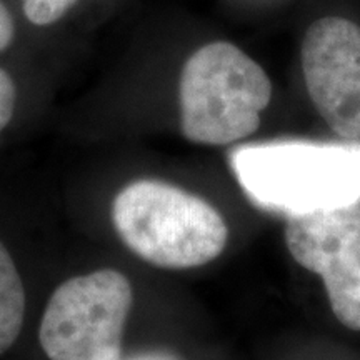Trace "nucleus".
<instances>
[{
    "label": "nucleus",
    "instance_id": "obj_1",
    "mask_svg": "<svg viewBox=\"0 0 360 360\" xmlns=\"http://www.w3.org/2000/svg\"><path fill=\"white\" fill-rule=\"evenodd\" d=\"M232 169L257 204L289 215L360 200V146L278 142L237 148Z\"/></svg>",
    "mask_w": 360,
    "mask_h": 360
},
{
    "label": "nucleus",
    "instance_id": "obj_2",
    "mask_svg": "<svg viewBox=\"0 0 360 360\" xmlns=\"http://www.w3.org/2000/svg\"><path fill=\"white\" fill-rule=\"evenodd\" d=\"M272 97L267 72L225 40L197 49L179 82L180 129L202 146H227L259 129Z\"/></svg>",
    "mask_w": 360,
    "mask_h": 360
},
{
    "label": "nucleus",
    "instance_id": "obj_3",
    "mask_svg": "<svg viewBox=\"0 0 360 360\" xmlns=\"http://www.w3.org/2000/svg\"><path fill=\"white\" fill-rule=\"evenodd\" d=\"M112 219L134 254L164 269L210 262L229 237L227 224L209 202L159 180H137L122 188Z\"/></svg>",
    "mask_w": 360,
    "mask_h": 360
},
{
    "label": "nucleus",
    "instance_id": "obj_4",
    "mask_svg": "<svg viewBox=\"0 0 360 360\" xmlns=\"http://www.w3.org/2000/svg\"><path fill=\"white\" fill-rule=\"evenodd\" d=\"M132 300L129 278L112 269L60 283L39 328L45 355L51 360H120Z\"/></svg>",
    "mask_w": 360,
    "mask_h": 360
},
{
    "label": "nucleus",
    "instance_id": "obj_5",
    "mask_svg": "<svg viewBox=\"0 0 360 360\" xmlns=\"http://www.w3.org/2000/svg\"><path fill=\"white\" fill-rule=\"evenodd\" d=\"M285 244L295 262L322 277L340 323L360 332V200L290 215Z\"/></svg>",
    "mask_w": 360,
    "mask_h": 360
},
{
    "label": "nucleus",
    "instance_id": "obj_6",
    "mask_svg": "<svg viewBox=\"0 0 360 360\" xmlns=\"http://www.w3.org/2000/svg\"><path fill=\"white\" fill-rule=\"evenodd\" d=\"M305 87L328 127L360 137V25L339 15L309 25L300 49Z\"/></svg>",
    "mask_w": 360,
    "mask_h": 360
},
{
    "label": "nucleus",
    "instance_id": "obj_7",
    "mask_svg": "<svg viewBox=\"0 0 360 360\" xmlns=\"http://www.w3.org/2000/svg\"><path fill=\"white\" fill-rule=\"evenodd\" d=\"M25 315V290L12 255L0 242V355L15 344Z\"/></svg>",
    "mask_w": 360,
    "mask_h": 360
},
{
    "label": "nucleus",
    "instance_id": "obj_8",
    "mask_svg": "<svg viewBox=\"0 0 360 360\" xmlns=\"http://www.w3.org/2000/svg\"><path fill=\"white\" fill-rule=\"evenodd\" d=\"M22 11L30 24L47 27L64 19L77 0H20Z\"/></svg>",
    "mask_w": 360,
    "mask_h": 360
},
{
    "label": "nucleus",
    "instance_id": "obj_9",
    "mask_svg": "<svg viewBox=\"0 0 360 360\" xmlns=\"http://www.w3.org/2000/svg\"><path fill=\"white\" fill-rule=\"evenodd\" d=\"M17 87L7 70L0 69V132L11 124L15 112Z\"/></svg>",
    "mask_w": 360,
    "mask_h": 360
},
{
    "label": "nucleus",
    "instance_id": "obj_10",
    "mask_svg": "<svg viewBox=\"0 0 360 360\" xmlns=\"http://www.w3.org/2000/svg\"><path fill=\"white\" fill-rule=\"evenodd\" d=\"M15 39V24L6 7V4L0 0V52L7 51Z\"/></svg>",
    "mask_w": 360,
    "mask_h": 360
},
{
    "label": "nucleus",
    "instance_id": "obj_11",
    "mask_svg": "<svg viewBox=\"0 0 360 360\" xmlns=\"http://www.w3.org/2000/svg\"><path fill=\"white\" fill-rule=\"evenodd\" d=\"M127 360H179V359H175L174 355H169V354L150 352V354L135 355V357H130V359H127Z\"/></svg>",
    "mask_w": 360,
    "mask_h": 360
}]
</instances>
